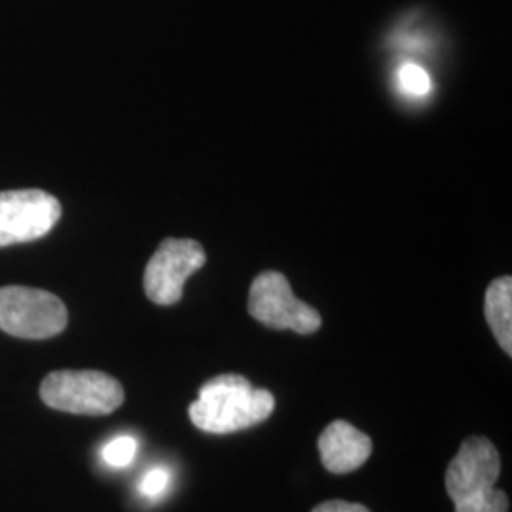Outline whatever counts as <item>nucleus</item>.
<instances>
[{
    "mask_svg": "<svg viewBox=\"0 0 512 512\" xmlns=\"http://www.w3.org/2000/svg\"><path fill=\"white\" fill-rule=\"evenodd\" d=\"M275 408L268 389H256L239 374H222L200 387V397L190 404L192 423L211 435H230L268 420Z\"/></svg>",
    "mask_w": 512,
    "mask_h": 512,
    "instance_id": "nucleus-1",
    "label": "nucleus"
},
{
    "mask_svg": "<svg viewBox=\"0 0 512 512\" xmlns=\"http://www.w3.org/2000/svg\"><path fill=\"white\" fill-rule=\"evenodd\" d=\"M40 399L59 412L107 416L122 406L126 393L122 384L105 372L57 370L42 380Z\"/></svg>",
    "mask_w": 512,
    "mask_h": 512,
    "instance_id": "nucleus-2",
    "label": "nucleus"
},
{
    "mask_svg": "<svg viewBox=\"0 0 512 512\" xmlns=\"http://www.w3.org/2000/svg\"><path fill=\"white\" fill-rule=\"evenodd\" d=\"M67 323V308L55 294L18 285L0 289V330L23 340H46Z\"/></svg>",
    "mask_w": 512,
    "mask_h": 512,
    "instance_id": "nucleus-3",
    "label": "nucleus"
},
{
    "mask_svg": "<svg viewBox=\"0 0 512 512\" xmlns=\"http://www.w3.org/2000/svg\"><path fill=\"white\" fill-rule=\"evenodd\" d=\"M249 313L258 323L275 330L313 334L321 327L319 311L298 300L289 279L279 272H264L253 281Z\"/></svg>",
    "mask_w": 512,
    "mask_h": 512,
    "instance_id": "nucleus-4",
    "label": "nucleus"
},
{
    "mask_svg": "<svg viewBox=\"0 0 512 512\" xmlns=\"http://www.w3.org/2000/svg\"><path fill=\"white\" fill-rule=\"evenodd\" d=\"M207 256L194 239L169 238L160 243L145 270V293L158 306H173L183 298L186 279L202 270Z\"/></svg>",
    "mask_w": 512,
    "mask_h": 512,
    "instance_id": "nucleus-5",
    "label": "nucleus"
},
{
    "mask_svg": "<svg viewBox=\"0 0 512 512\" xmlns=\"http://www.w3.org/2000/svg\"><path fill=\"white\" fill-rule=\"evenodd\" d=\"M59 219L61 203L44 190L0 192V247L44 238Z\"/></svg>",
    "mask_w": 512,
    "mask_h": 512,
    "instance_id": "nucleus-6",
    "label": "nucleus"
},
{
    "mask_svg": "<svg viewBox=\"0 0 512 512\" xmlns=\"http://www.w3.org/2000/svg\"><path fill=\"white\" fill-rule=\"evenodd\" d=\"M499 473L501 459L494 442L484 437H469L448 465L444 478L446 492L456 507L475 503L494 494Z\"/></svg>",
    "mask_w": 512,
    "mask_h": 512,
    "instance_id": "nucleus-7",
    "label": "nucleus"
},
{
    "mask_svg": "<svg viewBox=\"0 0 512 512\" xmlns=\"http://www.w3.org/2000/svg\"><path fill=\"white\" fill-rule=\"evenodd\" d=\"M319 454L327 471L346 475L363 467L372 454V440L344 420H336L319 437Z\"/></svg>",
    "mask_w": 512,
    "mask_h": 512,
    "instance_id": "nucleus-8",
    "label": "nucleus"
},
{
    "mask_svg": "<svg viewBox=\"0 0 512 512\" xmlns=\"http://www.w3.org/2000/svg\"><path fill=\"white\" fill-rule=\"evenodd\" d=\"M484 313L499 346L512 355V279L499 277L488 287Z\"/></svg>",
    "mask_w": 512,
    "mask_h": 512,
    "instance_id": "nucleus-9",
    "label": "nucleus"
},
{
    "mask_svg": "<svg viewBox=\"0 0 512 512\" xmlns=\"http://www.w3.org/2000/svg\"><path fill=\"white\" fill-rule=\"evenodd\" d=\"M397 84H399L401 93L406 97H412V99H423L433 90L431 76L416 63L401 65V69L397 73Z\"/></svg>",
    "mask_w": 512,
    "mask_h": 512,
    "instance_id": "nucleus-10",
    "label": "nucleus"
},
{
    "mask_svg": "<svg viewBox=\"0 0 512 512\" xmlns=\"http://www.w3.org/2000/svg\"><path fill=\"white\" fill-rule=\"evenodd\" d=\"M137 450H139L137 440L129 435H120V437L110 440L109 444L103 448L101 456L110 467L124 469L133 463V459L137 456Z\"/></svg>",
    "mask_w": 512,
    "mask_h": 512,
    "instance_id": "nucleus-11",
    "label": "nucleus"
},
{
    "mask_svg": "<svg viewBox=\"0 0 512 512\" xmlns=\"http://www.w3.org/2000/svg\"><path fill=\"white\" fill-rule=\"evenodd\" d=\"M169 482H171L169 471L162 469V467H154V469H150V471L145 473V476L141 478V482H139V492L145 495V497L156 499V497L165 494V490L169 488Z\"/></svg>",
    "mask_w": 512,
    "mask_h": 512,
    "instance_id": "nucleus-12",
    "label": "nucleus"
},
{
    "mask_svg": "<svg viewBox=\"0 0 512 512\" xmlns=\"http://www.w3.org/2000/svg\"><path fill=\"white\" fill-rule=\"evenodd\" d=\"M456 512H509V497L505 492L495 488L494 494L488 495L486 499L458 505Z\"/></svg>",
    "mask_w": 512,
    "mask_h": 512,
    "instance_id": "nucleus-13",
    "label": "nucleus"
},
{
    "mask_svg": "<svg viewBox=\"0 0 512 512\" xmlns=\"http://www.w3.org/2000/svg\"><path fill=\"white\" fill-rule=\"evenodd\" d=\"M311 512H370L365 505L359 503H348V501H327L315 507Z\"/></svg>",
    "mask_w": 512,
    "mask_h": 512,
    "instance_id": "nucleus-14",
    "label": "nucleus"
}]
</instances>
